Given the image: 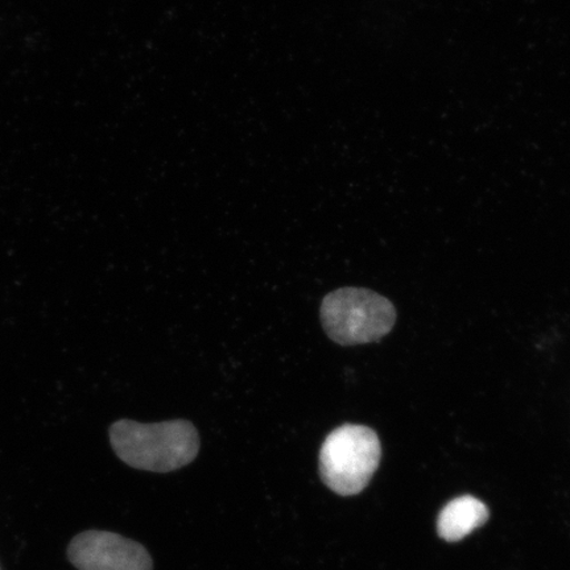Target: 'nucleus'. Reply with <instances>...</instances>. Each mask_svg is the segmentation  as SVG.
I'll return each instance as SVG.
<instances>
[{
	"mask_svg": "<svg viewBox=\"0 0 570 570\" xmlns=\"http://www.w3.org/2000/svg\"><path fill=\"white\" fill-rule=\"evenodd\" d=\"M114 452L128 466L169 473L189 465L199 451L198 432L187 420L141 424L119 420L110 426Z\"/></svg>",
	"mask_w": 570,
	"mask_h": 570,
	"instance_id": "1",
	"label": "nucleus"
},
{
	"mask_svg": "<svg viewBox=\"0 0 570 570\" xmlns=\"http://www.w3.org/2000/svg\"><path fill=\"white\" fill-rule=\"evenodd\" d=\"M320 315L327 337L342 346L380 341L396 323L395 306L386 297L365 288L332 292L324 298Z\"/></svg>",
	"mask_w": 570,
	"mask_h": 570,
	"instance_id": "3",
	"label": "nucleus"
},
{
	"mask_svg": "<svg viewBox=\"0 0 570 570\" xmlns=\"http://www.w3.org/2000/svg\"><path fill=\"white\" fill-rule=\"evenodd\" d=\"M381 459V441L372 428L342 425L327 434L321 446V480L338 495L360 494L372 481Z\"/></svg>",
	"mask_w": 570,
	"mask_h": 570,
	"instance_id": "2",
	"label": "nucleus"
},
{
	"mask_svg": "<svg viewBox=\"0 0 570 570\" xmlns=\"http://www.w3.org/2000/svg\"><path fill=\"white\" fill-rule=\"evenodd\" d=\"M488 520V505L472 495H463L453 499L441 510L438 519V532L441 539L454 543L480 529Z\"/></svg>",
	"mask_w": 570,
	"mask_h": 570,
	"instance_id": "5",
	"label": "nucleus"
},
{
	"mask_svg": "<svg viewBox=\"0 0 570 570\" xmlns=\"http://www.w3.org/2000/svg\"><path fill=\"white\" fill-rule=\"evenodd\" d=\"M68 559L78 570H153L146 548L120 534L87 531L71 540Z\"/></svg>",
	"mask_w": 570,
	"mask_h": 570,
	"instance_id": "4",
	"label": "nucleus"
}]
</instances>
